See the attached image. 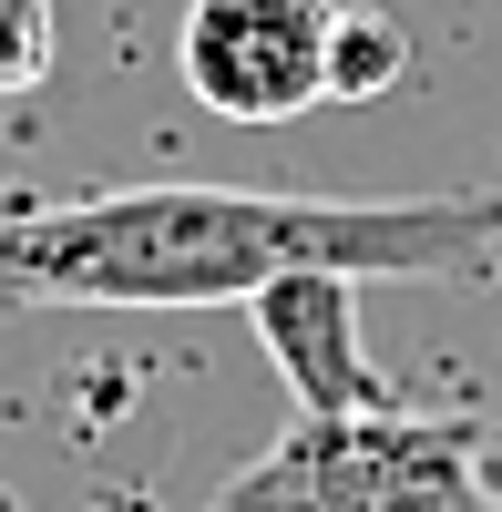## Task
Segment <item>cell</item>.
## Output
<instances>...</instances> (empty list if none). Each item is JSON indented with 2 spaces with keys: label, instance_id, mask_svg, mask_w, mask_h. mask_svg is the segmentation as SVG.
Here are the masks:
<instances>
[{
  "label": "cell",
  "instance_id": "obj_1",
  "mask_svg": "<svg viewBox=\"0 0 502 512\" xmlns=\"http://www.w3.org/2000/svg\"><path fill=\"white\" fill-rule=\"evenodd\" d=\"M502 256V195H277L103 185L0 205V308H246L287 267L472 287Z\"/></svg>",
  "mask_w": 502,
  "mask_h": 512
},
{
  "label": "cell",
  "instance_id": "obj_2",
  "mask_svg": "<svg viewBox=\"0 0 502 512\" xmlns=\"http://www.w3.org/2000/svg\"><path fill=\"white\" fill-rule=\"evenodd\" d=\"M482 420H410V410H298V431L257 451L205 512H492L482 492Z\"/></svg>",
  "mask_w": 502,
  "mask_h": 512
},
{
  "label": "cell",
  "instance_id": "obj_3",
  "mask_svg": "<svg viewBox=\"0 0 502 512\" xmlns=\"http://www.w3.org/2000/svg\"><path fill=\"white\" fill-rule=\"evenodd\" d=\"M328 0H195L185 11V93L226 123H298L328 103Z\"/></svg>",
  "mask_w": 502,
  "mask_h": 512
},
{
  "label": "cell",
  "instance_id": "obj_4",
  "mask_svg": "<svg viewBox=\"0 0 502 512\" xmlns=\"http://www.w3.org/2000/svg\"><path fill=\"white\" fill-rule=\"evenodd\" d=\"M246 318H257V349L277 359V379H287L298 410H318V420L390 410L380 369H369V349H359V277H339V267H287V277H267L257 297H246Z\"/></svg>",
  "mask_w": 502,
  "mask_h": 512
},
{
  "label": "cell",
  "instance_id": "obj_5",
  "mask_svg": "<svg viewBox=\"0 0 502 512\" xmlns=\"http://www.w3.org/2000/svg\"><path fill=\"white\" fill-rule=\"evenodd\" d=\"M410 72V31L380 11H339V41H328V103H369Z\"/></svg>",
  "mask_w": 502,
  "mask_h": 512
},
{
  "label": "cell",
  "instance_id": "obj_6",
  "mask_svg": "<svg viewBox=\"0 0 502 512\" xmlns=\"http://www.w3.org/2000/svg\"><path fill=\"white\" fill-rule=\"evenodd\" d=\"M52 41H62L52 0H0V103H21L31 82L52 72Z\"/></svg>",
  "mask_w": 502,
  "mask_h": 512
},
{
  "label": "cell",
  "instance_id": "obj_7",
  "mask_svg": "<svg viewBox=\"0 0 502 512\" xmlns=\"http://www.w3.org/2000/svg\"><path fill=\"white\" fill-rule=\"evenodd\" d=\"M0 512H11V492H0Z\"/></svg>",
  "mask_w": 502,
  "mask_h": 512
}]
</instances>
